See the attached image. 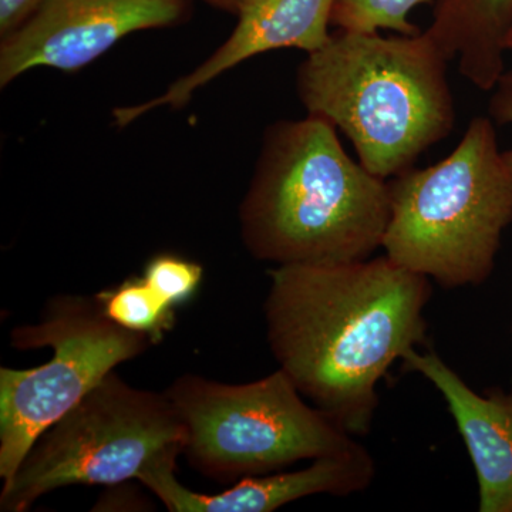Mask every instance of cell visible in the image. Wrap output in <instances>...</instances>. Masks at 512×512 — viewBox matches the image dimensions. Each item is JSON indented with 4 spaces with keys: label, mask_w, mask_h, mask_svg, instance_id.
Returning a JSON list of instances; mask_svg holds the SVG:
<instances>
[{
    "label": "cell",
    "mask_w": 512,
    "mask_h": 512,
    "mask_svg": "<svg viewBox=\"0 0 512 512\" xmlns=\"http://www.w3.org/2000/svg\"><path fill=\"white\" fill-rule=\"evenodd\" d=\"M104 315L121 328L146 336L154 346L177 325L175 308L141 276H131L94 295Z\"/></svg>",
    "instance_id": "cell-13"
},
{
    "label": "cell",
    "mask_w": 512,
    "mask_h": 512,
    "mask_svg": "<svg viewBox=\"0 0 512 512\" xmlns=\"http://www.w3.org/2000/svg\"><path fill=\"white\" fill-rule=\"evenodd\" d=\"M188 0H43L0 43V86L36 67L73 73L124 37L185 19Z\"/></svg>",
    "instance_id": "cell-8"
},
{
    "label": "cell",
    "mask_w": 512,
    "mask_h": 512,
    "mask_svg": "<svg viewBox=\"0 0 512 512\" xmlns=\"http://www.w3.org/2000/svg\"><path fill=\"white\" fill-rule=\"evenodd\" d=\"M512 28V0H437L427 36L448 62L484 92L505 72V39Z\"/></svg>",
    "instance_id": "cell-12"
},
{
    "label": "cell",
    "mask_w": 512,
    "mask_h": 512,
    "mask_svg": "<svg viewBox=\"0 0 512 512\" xmlns=\"http://www.w3.org/2000/svg\"><path fill=\"white\" fill-rule=\"evenodd\" d=\"M10 345L52 349L49 362L30 369L0 367V478L15 476L23 458L50 426L90 390L153 348L146 336L111 322L93 296L57 295L35 323L16 326Z\"/></svg>",
    "instance_id": "cell-7"
},
{
    "label": "cell",
    "mask_w": 512,
    "mask_h": 512,
    "mask_svg": "<svg viewBox=\"0 0 512 512\" xmlns=\"http://www.w3.org/2000/svg\"><path fill=\"white\" fill-rule=\"evenodd\" d=\"M505 49L512 50V28L508 32L507 39H505Z\"/></svg>",
    "instance_id": "cell-19"
},
{
    "label": "cell",
    "mask_w": 512,
    "mask_h": 512,
    "mask_svg": "<svg viewBox=\"0 0 512 512\" xmlns=\"http://www.w3.org/2000/svg\"><path fill=\"white\" fill-rule=\"evenodd\" d=\"M43 0H0V37L15 32L39 8Z\"/></svg>",
    "instance_id": "cell-17"
},
{
    "label": "cell",
    "mask_w": 512,
    "mask_h": 512,
    "mask_svg": "<svg viewBox=\"0 0 512 512\" xmlns=\"http://www.w3.org/2000/svg\"><path fill=\"white\" fill-rule=\"evenodd\" d=\"M185 427L165 392L138 389L111 372L36 440L0 491V511L25 512L69 485L140 480L183 456Z\"/></svg>",
    "instance_id": "cell-6"
},
{
    "label": "cell",
    "mask_w": 512,
    "mask_h": 512,
    "mask_svg": "<svg viewBox=\"0 0 512 512\" xmlns=\"http://www.w3.org/2000/svg\"><path fill=\"white\" fill-rule=\"evenodd\" d=\"M389 190L384 255L444 288L487 281L512 222V173L490 117L471 120L450 156L403 171Z\"/></svg>",
    "instance_id": "cell-4"
},
{
    "label": "cell",
    "mask_w": 512,
    "mask_h": 512,
    "mask_svg": "<svg viewBox=\"0 0 512 512\" xmlns=\"http://www.w3.org/2000/svg\"><path fill=\"white\" fill-rule=\"evenodd\" d=\"M404 366L446 400L476 470L481 512H512V390L474 392L436 353L409 350Z\"/></svg>",
    "instance_id": "cell-11"
},
{
    "label": "cell",
    "mask_w": 512,
    "mask_h": 512,
    "mask_svg": "<svg viewBox=\"0 0 512 512\" xmlns=\"http://www.w3.org/2000/svg\"><path fill=\"white\" fill-rule=\"evenodd\" d=\"M175 468L173 464L153 468L138 480L171 512H272L312 495L362 493L376 476L375 460L360 443L316 458L292 473L242 478L218 494L195 493L185 487L175 477Z\"/></svg>",
    "instance_id": "cell-9"
},
{
    "label": "cell",
    "mask_w": 512,
    "mask_h": 512,
    "mask_svg": "<svg viewBox=\"0 0 512 512\" xmlns=\"http://www.w3.org/2000/svg\"><path fill=\"white\" fill-rule=\"evenodd\" d=\"M336 130L311 114L266 130L239 207L242 241L258 261L345 264L382 248L389 183L353 161Z\"/></svg>",
    "instance_id": "cell-2"
},
{
    "label": "cell",
    "mask_w": 512,
    "mask_h": 512,
    "mask_svg": "<svg viewBox=\"0 0 512 512\" xmlns=\"http://www.w3.org/2000/svg\"><path fill=\"white\" fill-rule=\"evenodd\" d=\"M202 2L208 3V5L214 6V8L224 10V12L232 13V15H238L239 10L248 0H202Z\"/></svg>",
    "instance_id": "cell-18"
},
{
    "label": "cell",
    "mask_w": 512,
    "mask_h": 512,
    "mask_svg": "<svg viewBox=\"0 0 512 512\" xmlns=\"http://www.w3.org/2000/svg\"><path fill=\"white\" fill-rule=\"evenodd\" d=\"M433 0H335L332 26L349 32L376 33L392 30L399 35H419L409 20L417 6L433 5Z\"/></svg>",
    "instance_id": "cell-14"
},
{
    "label": "cell",
    "mask_w": 512,
    "mask_h": 512,
    "mask_svg": "<svg viewBox=\"0 0 512 512\" xmlns=\"http://www.w3.org/2000/svg\"><path fill=\"white\" fill-rule=\"evenodd\" d=\"M143 278L161 298L177 309L200 291L204 268L183 255L163 252L147 262Z\"/></svg>",
    "instance_id": "cell-15"
},
{
    "label": "cell",
    "mask_w": 512,
    "mask_h": 512,
    "mask_svg": "<svg viewBox=\"0 0 512 512\" xmlns=\"http://www.w3.org/2000/svg\"><path fill=\"white\" fill-rule=\"evenodd\" d=\"M185 427L184 454L221 483L342 453L359 440L306 402L284 370L229 384L187 373L165 390Z\"/></svg>",
    "instance_id": "cell-5"
},
{
    "label": "cell",
    "mask_w": 512,
    "mask_h": 512,
    "mask_svg": "<svg viewBox=\"0 0 512 512\" xmlns=\"http://www.w3.org/2000/svg\"><path fill=\"white\" fill-rule=\"evenodd\" d=\"M447 63L426 32L338 29L299 66L296 90L308 114L342 131L363 167L386 180L453 131Z\"/></svg>",
    "instance_id": "cell-3"
},
{
    "label": "cell",
    "mask_w": 512,
    "mask_h": 512,
    "mask_svg": "<svg viewBox=\"0 0 512 512\" xmlns=\"http://www.w3.org/2000/svg\"><path fill=\"white\" fill-rule=\"evenodd\" d=\"M266 339L279 369L313 406L363 437L377 384L426 335L430 279L389 256L269 271Z\"/></svg>",
    "instance_id": "cell-1"
},
{
    "label": "cell",
    "mask_w": 512,
    "mask_h": 512,
    "mask_svg": "<svg viewBox=\"0 0 512 512\" xmlns=\"http://www.w3.org/2000/svg\"><path fill=\"white\" fill-rule=\"evenodd\" d=\"M333 6L335 0H248L231 35L204 63L156 99L114 110L117 126L126 127L158 107L180 109L205 84L262 53L298 49L311 55L322 49L332 36Z\"/></svg>",
    "instance_id": "cell-10"
},
{
    "label": "cell",
    "mask_w": 512,
    "mask_h": 512,
    "mask_svg": "<svg viewBox=\"0 0 512 512\" xmlns=\"http://www.w3.org/2000/svg\"><path fill=\"white\" fill-rule=\"evenodd\" d=\"M490 100V116L498 124H512V70L504 72L493 90ZM505 164L512 173V148L503 153Z\"/></svg>",
    "instance_id": "cell-16"
}]
</instances>
